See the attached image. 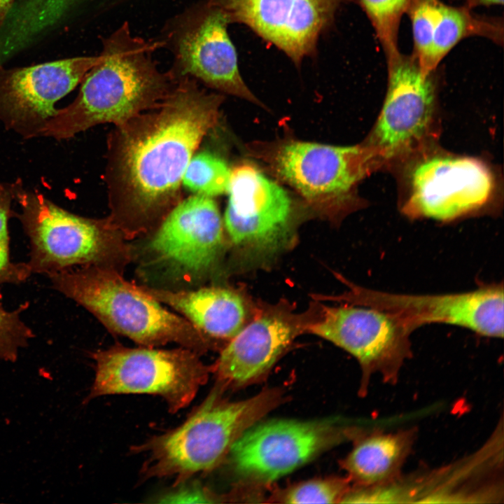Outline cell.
<instances>
[{"label":"cell","mask_w":504,"mask_h":504,"mask_svg":"<svg viewBox=\"0 0 504 504\" xmlns=\"http://www.w3.org/2000/svg\"><path fill=\"white\" fill-rule=\"evenodd\" d=\"M223 97L177 78L169 94L146 113L118 125L110 167L112 212L125 238L144 232L179 202L185 170L217 122Z\"/></svg>","instance_id":"cell-1"},{"label":"cell","mask_w":504,"mask_h":504,"mask_svg":"<svg viewBox=\"0 0 504 504\" xmlns=\"http://www.w3.org/2000/svg\"><path fill=\"white\" fill-rule=\"evenodd\" d=\"M99 62L82 80L79 93L57 110L38 136L64 139L98 124L120 125L164 99L177 78L162 72L153 57L162 41L134 35L124 22L102 38Z\"/></svg>","instance_id":"cell-2"},{"label":"cell","mask_w":504,"mask_h":504,"mask_svg":"<svg viewBox=\"0 0 504 504\" xmlns=\"http://www.w3.org/2000/svg\"><path fill=\"white\" fill-rule=\"evenodd\" d=\"M222 389L216 386L180 426L132 448L146 456L144 478L172 477L178 484L212 470L234 441L283 398L279 389L272 388L227 402L221 398Z\"/></svg>","instance_id":"cell-3"},{"label":"cell","mask_w":504,"mask_h":504,"mask_svg":"<svg viewBox=\"0 0 504 504\" xmlns=\"http://www.w3.org/2000/svg\"><path fill=\"white\" fill-rule=\"evenodd\" d=\"M53 288L92 314L108 329L144 346L175 342L201 353L211 340L164 307L113 267L80 266L48 275Z\"/></svg>","instance_id":"cell-4"},{"label":"cell","mask_w":504,"mask_h":504,"mask_svg":"<svg viewBox=\"0 0 504 504\" xmlns=\"http://www.w3.org/2000/svg\"><path fill=\"white\" fill-rule=\"evenodd\" d=\"M18 217L29 240L32 273L50 275L80 265L113 267L130 258L123 234L108 220L72 214L43 195L11 186Z\"/></svg>","instance_id":"cell-5"},{"label":"cell","mask_w":504,"mask_h":504,"mask_svg":"<svg viewBox=\"0 0 504 504\" xmlns=\"http://www.w3.org/2000/svg\"><path fill=\"white\" fill-rule=\"evenodd\" d=\"M94 379L87 400L115 394H149L164 399L169 410L187 407L212 368L188 348L159 349L120 345L92 354Z\"/></svg>","instance_id":"cell-6"},{"label":"cell","mask_w":504,"mask_h":504,"mask_svg":"<svg viewBox=\"0 0 504 504\" xmlns=\"http://www.w3.org/2000/svg\"><path fill=\"white\" fill-rule=\"evenodd\" d=\"M261 156L279 178L308 202L335 211L379 165L365 144L335 146L290 140L270 146Z\"/></svg>","instance_id":"cell-7"},{"label":"cell","mask_w":504,"mask_h":504,"mask_svg":"<svg viewBox=\"0 0 504 504\" xmlns=\"http://www.w3.org/2000/svg\"><path fill=\"white\" fill-rule=\"evenodd\" d=\"M335 420L277 419L252 425L232 444V463L240 475L271 482L350 436Z\"/></svg>","instance_id":"cell-8"},{"label":"cell","mask_w":504,"mask_h":504,"mask_svg":"<svg viewBox=\"0 0 504 504\" xmlns=\"http://www.w3.org/2000/svg\"><path fill=\"white\" fill-rule=\"evenodd\" d=\"M229 24L227 15L206 1L181 15L163 41L174 54L169 71L176 78L199 79L210 88L262 106L241 76Z\"/></svg>","instance_id":"cell-9"},{"label":"cell","mask_w":504,"mask_h":504,"mask_svg":"<svg viewBox=\"0 0 504 504\" xmlns=\"http://www.w3.org/2000/svg\"><path fill=\"white\" fill-rule=\"evenodd\" d=\"M351 286L343 300L386 312L411 332L437 323L462 327L482 336L503 337L502 284L482 286L468 292L435 295L397 294Z\"/></svg>","instance_id":"cell-10"},{"label":"cell","mask_w":504,"mask_h":504,"mask_svg":"<svg viewBox=\"0 0 504 504\" xmlns=\"http://www.w3.org/2000/svg\"><path fill=\"white\" fill-rule=\"evenodd\" d=\"M323 337L356 358L363 370V386L374 373L395 381L411 354V331L392 314L353 304L324 307L304 330Z\"/></svg>","instance_id":"cell-11"},{"label":"cell","mask_w":504,"mask_h":504,"mask_svg":"<svg viewBox=\"0 0 504 504\" xmlns=\"http://www.w3.org/2000/svg\"><path fill=\"white\" fill-rule=\"evenodd\" d=\"M386 64V98L365 144L379 164L402 157L424 140L433 122L436 91L435 71L423 74L412 54L400 52Z\"/></svg>","instance_id":"cell-12"},{"label":"cell","mask_w":504,"mask_h":504,"mask_svg":"<svg viewBox=\"0 0 504 504\" xmlns=\"http://www.w3.org/2000/svg\"><path fill=\"white\" fill-rule=\"evenodd\" d=\"M409 184L405 215L449 222L485 206L494 179L487 166L475 158L435 155L416 164Z\"/></svg>","instance_id":"cell-13"},{"label":"cell","mask_w":504,"mask_h":504,"mask_svg":"<svg viewBox=\"0 0 504 504\" xmlns=\"http://www.w3.org/2000/svg\"><path fill=\"white\" fill-rule=\"evenodd\" d=\"M354 0H206L230 23L244 24L281 50L295 66L314 56L342 6Z\"/></svg>","instance_id":"cell-14"},{"label":"cell","mask_w":504,"mask_h":504,"mask_svg":"<svg viewBox=\"0 0 504 504\" xmlns=\"http://www.w3.org/2000/svg\"><path fill=\"white\" fill-rule=\"evenodd\" d=\"M224 223L231 242L248 252H272L287 241L292 200L278 183L249 163L231 170Z\"/></svg>","instance_id":"cell-15"},{"label":"cell","mask_w":504,"mask_h":504,"mask_svg":"<svg viewBox=\"0 0 504 504\" xmlns=\"http://www.w3.org/2000/svg\"><path fill=\"white\" fill-rule=\"evenodd\" d=\"M100 58L75 57L12 69L0 66V119L25 137L38 136L55 114L56 102L81 83Z\"/></svg>","instance_id":"cell-16"},{"label":"cell","mask_w":504,"mask_h":504,"mask_svg":"<svg viewBox=\"0 0 504 504\" xmlns=\"http://www.w3.org/2000/svg\"><path fill=\"white\" fill-rule=\"evenodd\" d=\"M223 244L217 204L212 197L197 195L179 202L168 213L147 249L155 261L193 279L213 268Z\"/></svg>","instance_id":"cell-17"},{"label":"cell","mask_w":504,"mask_h":504,"mask_svg":"<svg viewBox=\"0 0 504 504\" xmlns=\"http://www.w3.org/2000/svg\"><path fill=\"white\" fill-rule=\"evenodd\" d=\"M306 322L281 309L258 316L223 348L213 366L218 386H238L267 372L291 344Z\"/></svg>","instance_id":"cell-18"},{"label":"cell","mask_w":504,"mask_h":504,"mask_svg":"<svg viewBox=\"0 0 504 504\" xmlns=\"http://www.w3.org/2000/svg\"><path fill=\"white\" fill-rule=\"evenodd\" d=\"M149 295L185 316L207 337L231 340L244 326L246 309L239 294L223 287L190 290L140 286Z\"/></svg>","instance_id":"cell-19"},{"label":"cell","mask_w":504,"mask_h":504,"mask_svg":"<svg viewBox=\"0 0 504 504\" xmlns=\"http://www.w3.org/2000/svg\"><path fill=\"white\" fill-rule=\"evenodd\" d=\"M413 432H374L359 439L343 461L352 479L366 486L386 484L398 476L407 457Z\"/></svg>","instance_id":"cell-20"},{"label":"cell","mask_w":504,"mask_h":504,"mask_svg":"<svg viewBox=\"0 0 504 504\" xmlns=\"http://www.w3.org/2000/svg\"><path fill=\"white\" fill-rule=\"evenodd\" d=\"M466 6L440 3L433 26L431 68L436 70L442 59L461 40L479 36L494 43H503V20L475 14Z\"/></svg>","instance_id":"cell-21"},{"label":"cell","mask_w":504,"mask_h":504,"mask_svg":"<svg viewBox=\"0 0 504 504\" xmlns=\"http://www.w3.org/2000/svg\"><path fill=\"white\" fill-rule=\"evenodd\" d=\"M231 170L222 158L208 152L199 153L191 158L182 183L197 195L213 197L227 193Z\"/></svg>","instance_id":"cell-22"},{"label":"cell","mask_w":504,"mask_h":504,"mask_svg":"<svg viewBox=\"0 0 504 504\" xmlns=\"http://www.w3.org/2000/svg\"><path fill=\"white\" fill-rule=\"evenodd\" d=\"M441 0H407L405 13L410 20L413 36L412 55L423 74L433 71L430 59L435 19Z\"/></svg>","instance_id":"cell-23"},{"label":"cell","mask_w":504,"mask_h":504,"mask_svg":"<svg viewBox=\"0 0 504 504\" xmlns=\"http://www.w3.org/2000/svg\"><path fill=\"white\" fill-rule=\"evenodd\" d=\"M370 21L386 59L398 55V31L405 6L401 0H358Z\"/></svg>","instance_id":"cell-24"},{"label":"cell","mask_w":504,"mask_h":504,"mask_svg":"<svg viewBox=\"0 0 504 504\" xmlns=\"http://www.w3.org/2000/svg\"><path fill=\"white\" fill-rule=\"evenodd\" d=\"M11 187L0 183V297L5 284H19L32 274L27 262H15L10 255L8 219L11 215Z\"/></svg>","instance_id":"cell-25"},{"label":"cell","mask_w":504,"mask_h":504,"mask_svg":"<svg viewBox=\"0 0 504 504\" xmlns=\"http://www.w3.org/2000/svg\"><path fill=\"white\" fill-rule=\"evenodd\" d=\"M347 483L340 478L309 480L290 488L283 498L286 503H341L348 493Z\"/></svg>","instance_id":"cell-26"},{"label":"cell","mask_w":504,"mask_h":504,"mask_svg":"<svg viewBox=\"0 0 504 504\" xmlns=\"http://www.w3.org/2000/svg\"><path fill=\"white\" fill-rule=\"evenodd\" d=\"M23 304L13 311L5 309L0 302V359L15 362L18 352L33 338L31 329L21 319Z\"/></svg>","instance_id":"cell-27"},{"label":"cell","mask_w":504,"mask_h":504,"mask_svg":"<svg viewBox=\"0 0 504 504\" xmlns=\"http://www.w3.org/2000/svg\"><path fill=\"white\" fill-rule=\"evenodd\" d=\"M161 503H214L215 497L205 487L191 484L178 487L162 496Z\"/></svg>","instance_id":"cell-28"},{"label":"cell","mask_w":504,"mask_h":504,"mask_svg":"<svg viewBox=\"0 0 504 504\" xmlns=\"http://www.w3.org/2000/svg\"><path fill=\"white\" fill-rule=\"evenodd\" d=\"M15 1L16 0H0V33L6 18Z\"/></svg>","instance_id":"cell-29"},{"label":"cell","mask_w":504,"mask_h":504,"mask_svg":"<svg viewBox=\"0 0 504 504\" xmlns=\"http://www.w3.org/2000/svg\"><path fill=\"white\" fill-rule=\"evenodd\" d=\"M503 4V0H465V6L470 9L478 6H490Z\"/></svg>","instance_id":"cell-30"},{"label":"cell","mask_w":504,"mask_h":504,"mask_svg":"<svg viewBox=\"0 0 504 504\" xmlns=\"http://www.w3.org/2000/svg\"><path fill=\"white\" fill-rule=\"evenodd\" d=\"M401 1H402V2L404 4L405 6H406V4H407V0H401Z\"/></svg>","instance_id":"cell-31"}]
</instances>
